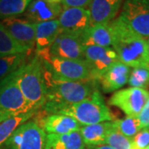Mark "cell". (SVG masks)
Instances as JSON below:
<instances>
[{"mask_svg":"<svg viewBox=\"0 0 149 149\" xmlns=\"http://www.w3.org/2000/svg\"><path fill=\"white\" fill-rule=\"evenodd\" d=\"M53 2H56V3H61V0H52Z\"/></svg>","mask_w":149,"mask_h":149,"instance_id":"cell-33","label":"cell"},{"mask_svg":"<svg viewBox=\"0 0 149 149\" xmlns=\"http://www.w3.org/2000/svg\"><path fill=\"white\" fill-rule=\"evenodd\" d=\"M43 77L47 90V100L42 110L48 115L58 113L65 108L82 101L97 89V81H71L60 79L44 66Z\"/></svg>","mask_w":149,"mask_h":149,"instance_id":"cell-1","label":"cell"},{"mask_svg":"<svg viewBox=\"0 0 149 149\" xmlns=\"http://www.w3.org/2000/svg\"><path fill=\"white\" fill-rule=\"evenodd\" d=\"M29 52L13 54L0 57V81L14 73L25 62Z\"/></svg>","mask_w":149,"mask_h":149,"instance_id":"cell-23","label":"cell"},{"mask_svg":"<svg viewBox=\"0 0 149 149\" xmlns=\"http://www.w3.org/2000/svg\"><path fill=\"white\" fill-rule=\"evenodd\" d=\"M62 10L61 3L52 0H32L22 15L25 19L37 24L56 20Z\"/></svg>","mask_w":149,"mask_h":149,"instance_id":"cell-14","label":"cell"},{"mask_svg":"<svg viewBox=\"0 0 149 149\" xmlns=\"http://www.w3.org/2000/svg\"><path fill=\"white\" fill-rule=\"evenodd\" d=\"M119 17L133 32L149 38V0H124Z\"/></svg>","mask_w":149,"mask_h":149,"instance_id":"cell-8","label":"cell"},{"mask_svg":"<svg viewBox=\"0 0 149 149\" xmlns=\"http://www.w3.org/2000/svg\"><path fill=\"white\" fill-rule=\"evenodd\" d=\"M61 32L58 19L36 24V51L49 49Z\"/></svg>","mask_w":149,"mask_h":149,"instance_id":"cell-19","label":"cell"},{"mask_svg":"<svg viewBox=\"0 0 149 149\" xmlns=\"http://www.w3.org/2000/svg\"><path fill=\"white\" fill-rule=\"evenodd\" d=\"M133 149H146L149 146V128L140 130L133 139Z\"/></svg>","mask_w":149,"mask_h":149,"instance_id":"cell-29","label":"cell"},{"mask_svg":"<svg viewBox=\"0 0 149 149\" xmlns=\"http://www.w3.org/2000/svg\"><path fill=\"white\" fill-rule=\"evenodd\" d=\"M131 87L146 90L149 86V70L145 68H133L128 80Z\"/></svg>","mask_w":149,"mask_h":149,"instance_id":"cell-28","label":"cell"},{"mask_svg":"<svg viewBox=\"0 0 149 149\" xmlns=\"http://www.w3.org/2000/svg\"><path fill=\"white\" fill-rule=\"evenodd\" d=\"M109 23H100L88 27L81 35L83 46L112 47V34Z\"/></svg>","mask_w":149,"mask_h":149,"instance_id":"cell-18","label":"cell"},{"mask_svg":"<svg viewBox=\"0 0 149 149\" xmlns=\"http://www.w3.org/2000/svg\"><path fill=\"white\" fill-rule=\"evenodd\" d=\"M146 149H149V146H148V148H146Z\"/></svg>","mask_w":149,"mask_h":149,"instance_id":"cell-36","label":"cell"},{"mask_svg":"<svg viewBox=\"0 0 149 149\" xmlns=\"http://www.w3.org/2000/svg\"><path fill=\"white\" fill-rule=\"evenodd\" d=\"M1 149H5V148H3V147H2V148H1Z\"/></svg>","mask_w":149,"mask_h":149,"instance_id":"cell-35","label":"cell"},{"mask_svg":"<svg viewBox=\"0 0 149 149\" xmlns=\"http://www.w3.org/2000/svg\"><path fill=\"white\" fill-rule=\"evenodd\" d=\"M149 99V91L129 87L115 91L109 100V104L121 109L127 117L137 118Z\"/></svg>","mask_w":149,"mask_h":149,"instance_id":"cell-9","label":"cell"},{"mask_svg":"<svg viewBox=\"0 0 149 149\" xmlns=\"http://www.w3.org/2000/svg\"><path fill=\"white\" fill-rule=\"evenodd\" d=\"M112 123L118 131L129 139H133L140 130H142L138 117H126L122 119L113 120Z\"/></svg>","mask_w":149,"mask_h":149,"instance_id":"cell-27","label":"cell"},{"mask_svg":"<svg viewBox=\"0 0 149 149\" xmlns=\"http://www.w3.org/2000/svg\"><path fill=\"white\" fill-rule=\"evenodd\" d=\"M58 113L73 118L82 126L113 120L111 112L98 88L86 99L61 110Z\"/></svg>","mask_w":149,"mask_h":149,"instance_id":"cell-4","label":"cell"},{"mask_svg":"<svg viewBox=\"0 0 149 149\" xmlns=\"http://www.w3.org/2000/svg\"><path fill=\"white\" fill-rule=\"evenodd\" d=\"M138 119L142 129L149 128V99L138 116Z\"/></svg>","mask_w":149,"mask_h":149,"instance_id":"cell-31","label":"cell"},{"mask_svg":"<svg viewBox=\"0 0 149 149\" xmlns=\"http://www.w3.org/2000/svg\"><path fill=\"white\" fill-rule=\"evenodd\" d=\"M112 126V121L82 126L79 130L85 145L95 147L105 143L108 131Z\"/></svg>","mask_w":149,"mask_h":149,"instance_id":"cell-21","label":"cell"},{"mask_svg":"<svg viewBox=\"0 0 149 149\" xmlns=\"http://www.w3.org/2000/svg\"><path fill=\"white\" fill-rule=\"evenodd\" d=\"M148 56H149V38L148 39Z\"/></svg>","mask_w":149,"mask_h":149,"instance_id":"cell-34","label":"cell"},{"mask_svg":"<svg viewBox=\"0 0 149 149\" xmlns=\"http://www.w3.org/2000/svg\"><path fill=\"white\" fill-rule=\"evenodd\" d=\"M84 60L90 68L92 79L99 82L104 72L118 61L115 51L112 47L84 46Z\"/></svg>","mask_w":149,"mask_h":149,"instance_id":"cell-10","label":"cell"},{"mask_svg":"<svg viewBox=\"0 0 149 149\" xmlns=\"http://www.w3.org/2000/svg\"><path fill=\"white\" fill-rule=\"evenodd\" d=\"M92 0H61L63 8H87Z\"/></svg>","mask_w":149,"mask_h":149,"instance_id":"cell-30","label":"cell"},{"mask_svg":"<svg viewBox=\"0 0 149 149\" xmlns=\"http://www.w3.org/2000/svg\"><path fill=\"white\" fill-rule=\"evenodd\" d=\"M129 74L130 67L120 61H117L104 72L99 82H100L104 92L110 93L121 89L126 85Z\"/></svg>","mask_w":149,"mask_h":149,"instance_id":"cell-17","label":"cell"},{"mask_svg":"<svg viewBox=\"0 0 149 149\" xmlns=\"http://www.w3.org/2000/svg\"><path fill=\"white\" fill-rule=\"evenodd\" d=\"M112 34V48L118 61L132 68L149 70L148 40L133 32L118 17L109 23Z\"/></svg>","mask_w":149,"mask_h":149,"instance_id":"cell-2","label":"cell"},{"mask_svg":"<svg viewBox=\"0 0 149 149\" xmlns=\"http://www.w3.org/2000/svg\"><path fill=\"white\" fill-rule=\"evenodd\" d=\"M24 52H27L11 37L9 32L0 22V57Z\"/></svg>","mask_w":149,"mask_h":149,"instance_id":"cell-25","label":"cell"},{"mask_svg":"<svg viewBox=\"0 0 149 149\" xmlns=\"http://www.w3.org/2000/svg\"><path fill=\"white\" fill-rule=\"evenodd\" d=\"M104 144L110 146L113 149H133L132 139L124 136L113 127L112 123L111 128L108 131Z\"/></svg>","mask_w":149,"mask_h":149,"instance_id":"cell-26","label":"cell"},{"mask_svg":"<svg viewBox=\"0 0 149 149\" xmlns=\"http://www.w3.org/2000/svg\"><path fill=\"white\" fill-rule=\"evenodd\" d=\"M122 3L123 0H92L88 8L91 15V26L113 21Z\"/></svg>","mask_w":149,"mask_h":149,"instance_id":"cell-16","label":"cell"},{"mask_svg":"<svg viewBox=\"0 0 149 149\" xmlns=\"http://www.w3.org/2000/svg\"><path fill=\"white\" fill-rule=\"evenodd\" d=\"M79 131L65 134H47L45 149H85Z\"/></svg>","mask_w":149,"mask_h":149,"instance_id":"cell-20","label":"cell"},{"mask_svg":"<svg viewBox=\"0 0 149 149\" xmlns=\"http://www.w3.org/2000/svg\"><path fill=\"white\" fill-rule=\"evenodd\" d=\"M83 48L80 36L61 32L50 47V53L60 58L84 60Z\"/></svg>","mask_w":149,"mask_h":149,"instance_id":"cell-12","label":"cell"},{"mask_svg":"<svg viewBox=\"0 0 149 149\" xmlns=\"http://www.w3.org/2000/svg\"><path fill=\"white\" fill-rule=\"evenodd\" d=\"M62 32L76 34L81 37L91 26V15L88 8H65L58 17Z\"/></svg>","mask_w":149,"mask_h":149,"instance_id":"cell-13","label":"cell"},{"mask_svg":"<svg viewBox=\"0 0 149 149\" xmlns=\"http://www.w3.org/2000/svg\"><path fill=\"white\" fill-rule=\"evenodd\" d=\"M38 111H30L8 118L0 123V149L20 125L33 118Z\"/></svg>","mask_w":149,"mask_h":149,"instance_id":"cell-22","label":"cell"},{"mask_svg":"<svg viewBox=\"0 0 149 149\" xmlns=\"http://www.w3.org/2000/svg\"><path fill=\"white\" fill-rule=\"evenodd\" d=\"M36 122L47 134H65L79 131L82 127L73 118L60 113L49 114Z\"/></svg>","mask_w":149,"mask_h":149,"instance_id":"cell-15","label":"cell"},{"mask_svg":"<svg viewBox=\"0 0 149 149\" xmlns=\"http://www.w3.org/2000/svg\"><path fill=\"white\" fill-rule=\"evenodd\" d=\"M36 54L43 66L57 78L71 81L93 80L90 68L85 60L60 58L50 53V48L36 51Z\"/></svg>","mask_w":149,"mask_h":149,"instance_id":"cell-5","label":"cell"},{"mask_svg":"<svg viewBox=\"0 0 149 149\" xmlns=\"http://www.w3.org/2000/svg\"><path fill=\"white\" fill-rule=\"evenodd\" d=\"M47 133L36 120L20 125L3 144L5 149H45Z\"/></svg>","mask_w":149,"mask_h":149,"instance_id":"cell-7","label":"cell"},{"mask_svg":"<svg viewBox=\"0 0 149 149\" xmlns=\"http://www.w3.org/2000/svg\"><path fill=\"white\" fill-rule=\"evenodd\" d=\"M33 111L14 79L13 73L0 81V123ZM36 111V110H34Z\"/></svg>","mask_w":149,"mask_h":149,"instance_id":"cell-6","label":"cell"},{"mask_svg":"<svg viewBox=\"0 0 149 149\" xmlns=\"http://www.w3.org/2000/svg\"><path fill=\"white\" fill-rule=\"evenodd\" d=\"M32 0H0V20L22 15Z\"/></svg>","mask_w":149,"mask_h":149,"instance_id":"cell-24","label":"cell"},{"mask_svg":"<svg viewBox=\"0 0 149 149\" xmlns=\"http://www.w3.org/2000/svg\"><path fill=\"white\" fill-rule=\"evenodd\" d=\"M91 149H113L111 148L110 146L106 145V144H103V145H100V146H95V147H91Z\"/></svg>","mask_w":149,"mask_h":149,"instance_id":"cell-32","label":"cell"},{"mask_svg":"<svg viewBox=\"0 0 149 149\" xmlns=\"http://www.w3.org/2000/svg\"><path fill=\"white\" fill-rule=\"evenodd\" d=\"M14 79L33 110L42 109L47 100L43 65L37 54L14 73Z\"/></svg>","mask_w":149,"mask_h":149,"instance_id":"cell-3","label":"cell"},{"mask_svg":"<svg viewBox=\"0 0 149 149\" xmlns=\"http://www.w3.org/2000/svg\"><path fill=\"white\" fill-rule=\"evenodd\" d=\"M2 24L17 42L30 52L36 46V23L22 17H10L1 20Z\"/></svg>","mask_w":149,"mask_h":149,"instance_id":"cell-11","label":"cell"}]
</instances>
